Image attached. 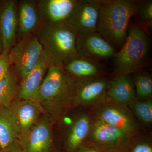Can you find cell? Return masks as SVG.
<instances>
[{
  "instance_id": "cell-19",
  "label": "cell",
  "mask_w": 152,
  "mask_h": 152,
  "mask_svg": "<svg viewBox=\"0 0 152 152\" xmlns=\"http://www.w3.org/2000/svg\"><path fill=\"white\" fill-rule=\"evenodd\" d=\"M107 96L112 100L128 106L137 100L130 75L114 76L110 80Z\"/></svg>"
},
{
  "instance_id": "cell-3",
  "label": "cell",
  "mask_w": 152,
  "mask_h": 152,
  "mask_svg": "<svg viewBox=\"0 0 152 152\" xmlns=\"http://www.w3.org/2000/svg\"><path fill=\"white\" fill-rule=\"evenodd\" d=\"M49 66H62L76 55L78 35L66 22L44 23L36 34Z\"/></svg>"
},
{
  "instance_id": "cell-1",
  "label": "cell",
  "mask_w": 152,
  "mask_h": 152,
  "mask_svg": "<svg viewBox=\"0 0 152 152\" xmlns=\"http://www.w3.org/2000/svg\"><path fill=\"white\" fill-rule=\"evenodd\" d=\"M76 80L62 66H49L38 102L43 115L53 124H60L74 110Z\"/></svg>"
},
{
  "instance_id": "cell-9",
  "label": "cell",
  "mask_w": 152,
  "mask_h": 152,
  "mask_svg": "<svg viewBox=\"0 0 152 152\" xmlns=\"http://www.w3.org/2000/svg\"><path fill=\"white\" fill-rule=\"evenodd\" d=\"M100 4L99 0H78L66 22L77 35L97 32Z\"/></svg>"
},
{
  "instance_id": "cell-6",
  "label": "cell",
  "mask_w": 152,
  "mask_h": 152,
  "mask_svg": "<svg viewBox=\"0 0 152 152\" xmlns=\"http://www.w3.org/2000/svg\"><path fill=\"white\" fill-rule=\"evenodd\" d=\"M44 56L42 48L36 34L18 38L9 52L11 65L22 82Z\"/></svg>"
},
{
  "instance_id": "cell-25",
  "label": "cell",
  "mask_w": 152,
  "mask_h": 152,
  "mask_svg": "<svg viewBox=\"0 0 152 152\" xmlns=\"http://www.w3.org/2000/svg\"><path fill=\"white\" fill-rule=\"evenodd\" d=\"M135 14L139 21L147 31H151L152 27V1H138Z\"/></svg>"
},
{
  "instance_id": "cell-18",
  "label": "cell",
  "mask_w": 152,
  "mask_h": 152,
  "mask_svg": "<svg viewBox=\"0 0 152 152\" xmlns=\"http://www.w3.org/2000/svg\"><path fill=\"white\" fill-rule=\"evenodd\" d=\"M49 67L43 56L27 77L21 82L18 99L38 101L42 83Z\"/></svg>"
},
{
  "instance_id": "cell-20",
  "label": "cell",
  "mask_w": 152,
  "mask_h": 152,
  "mask_svg": "<svg viewBox=\"0 0 152 152\" xmlns=\"http://www.w3.org/2000/svg\"><path fill=\"white\" fill-rule=\"evenodd\" d=\"M20 135L18 123L10 106H0V146L5 148L18 141Z\"/></svg>"
},
{
  "instance_id": "cell-5",
  "label": "cell",
  "mask_w": 152,
  "mask_h": 152,
  "mask_svg": "<svg viewBox=\"0 0 152 152\" xmlns=\"http://www.w3.org/2000/svg\"><path fill=\"white\" fill-rule=\"evenodd\" d=\"M89 110L94 116L118 128L131 137L145 132L129 106L109 98Z\"/></svg>"
},
{
  "instance_id": "cell-31",
  "label": "cell",
  "mask_w": 152,
  "mask_h": 152,
  "mask_svg": "<svg viewBox=\"0 0 152 152\" xmlns=\"http://www.w3.org/2000/svg\"><path fill=\"white\" fill-rule=\"evenodd\" d=\"M1 146H0V151H1Z\"/></svg>"
},
{
  "instance_id": "cell-21",
  "label": "cell",
  "mask_w": 152,
  "mask_h": 152,
  "mask_svg": "<svg viewBox=\"0 0 152 152\" xmlns=\"http://www.w3.org/2000/svg\"><path fill=\"white\" fill-rule=\"evenodd\" d=\"M20 80L12 66L0 80V106L9 107L17 99Z\"/></svg>"
},
{
  "instance_id": "cell-8",
  "label": "cell",
  "mask_w": 152,
  "mask_h": 152,
  "mask_svg": "<svg viewBox=\"0 0 152 152\" xmlns=\"http://www.w3.org/2000/svg\"><path fill=\"white\" fill-rule=\"evenodd\" d=\"M110 80L106 77L76 80L74 109L89 110L104 101Z\"/></svg>"
},
{
  "instance_id": "cell-11",
  "label": "cell",
  "mask_w": 152,
  "mask_h": 152,
  "mask_svg": "<svg viewBox=\"0 0 152 152\" xmlns=\"http://www.w3.org/2000/svg\"><path fill=\"white\" fill-rule=\"evenodd\" d=\"M52 123L42 115L23 138L18 140L25 152H51L53 147Z\"/></svg>"
},
{
  "instance_id": "cell-22",
  "label": "cell",
  "mask_w": 152,
  "mask_h": 152,
  "mask_svg": "<svg viewBox=\"0 0 152 152\" xmlns=\"http://www.w3.org/2000/svg\"><path fill=\"white\" fill-rule=\"evenodd\" d=\"M143 129H149L152 124V99L133 102L128 105Z\"/></svg>"
},
{
  "instance_id": "cell-23",
  "label": "cell",
  "mask_w": 152,
  "mask_h": 152,
  "mask_svg": "<svg viewBox=\"0 0 152 152\" xmlns=\"http://www.w3.org/2000/svg\"><path fill=\"white\" fill-rule=\"evenodd\" d=\"M132 78L137 99L140 101L152 99V77L151 74L139 71L134 73Z\"/></svg>"
},
{
  "instance_id": "cell-13",
  "label": "cell",
  "mask_w": 152,
  "mask_h": 152,
  "mask_svg": "<svg viewBox=\"0 0 152 152\" xmlns=\"http://www.w3.org/2000/svg\"><path fill=\"white\" fill-rule=\"evenodd\" d=\"M10 107L20 126V135L18 141L20 140L38 122L42 115V111L38 101L29 99L17 98Z\"/></svg>"
},
{
  "instance_id": "cell-15",
  "label": "cell",
  "mask_w": 152,
  "mask_h": 152,
  "mask_svg": "<svg viewBox=\"0 0 152 152\" xmlns=\"http://www.w3.org/2000/svg\"><path fill=\"white\" fill-rule=\"evenodd\" d=\"M89 110L83 109L74 116L64 134V145L67 152H74L86 140L91 124Z\"/></svg>"
},
{
  "instance_id": "cell-12",
  "label": "cell",
  "mask_w": 152,
  "mask_h": 152,
  "mask_svg": "<svg viewBox=\"0 0 152 152\" xmlns=\"http://www.w3.org/2000/svg\"><path fill=\"white\" fill-rule=\"evenodd\" d=\"M77 52L79 55L99 61L113 58L117 52L97 32L78 35Z\"/></svg>"
},
{
  "instance_id": "cell-7",
  "label": "cell",
  "mask_w": 152,
  "mask_h": 152,
  "mask_svg": "<svg viewBox=\"0 0 152 152\" xmlns=\"http://www.w3.org/2000/svg\"><path fill=\"white\" fill-rule=\"evenodd\" d=\"M91 115V124L87 141L104 151L127 146L132 137L118 128Z\"/></svg>"
},
{
  "instance_id": "cell-26",
  "label": "cell",
  "mask_w": 152,
  "mask_h": 152,
  "mask_svg": "<svg viewBox=\"0 0 152 152\" xmlns=\"http://www.w3.org/2000/svg\"><path fill=\"white\" fill-rule=\"evenodd\" d=\"M11 66L9 54H0V80L7 73Z\"/></svg>"
},
{
  "instance_id": "cell-32",
  "label": "cell",
  "mask_w": 152,
  "mask_h": 152,
  "mask_svg": "<svg viewBox=\"0 0 152 152\" xmlns=\"http://www.w3.org/2000/svg\"><path fill=\"white\" fill-rule=\"evenodd\" d=\"M0 2H1V1H0Z\"/></svg>"
},
{
  "instance_id": "cell-10",
  "label": "cell",
  "mask_w": 152,
  "mask_h": 152,
  "mask_svg": "<svg viewBox=\"0 0 152 152\" xmlns=\"http://www.w3.org/2000/svg\"><path fill=\"white\" fill-rule=\"evenodd\" d=\"M19 25L17 1L1 0L0 2V35L3 53L9 54L18 38Z\"/></svg>"
},
{
  "instance_id": "cell-17",
  "label": "cell",
  "mask_w": 152,
  "mask_h": 152,
  "mask_svg": "<svg viewBox=\"0 0 152 152\" xmlns=\"http://www.w3.org/2000/svg\"><path fill=\"white\" fill-rule=\"evenodd\" d=\"M44 23L56 24L67 20L78 0H38Z\"/></svg>"
},
{
  "instance_id": "cell-28",
  "label": "cell",
  "mask_w": 152,
  "mask_h": 152,
  "mask_svg": "<svg viewBox=\"0 0 152 152\" xmlns=\"http://www.w3.org/2000/svg\"><path fill=\"white\" fill-rule=\"evenodd\" d=\"M0 152H25L18 141L14 142L8 147L1 149Z\"/></svg>"
},
{
  "instance_id": "cell-29",
  "label": "cell",
  "mask_w": 152,
  "mask_h": 152,
  "mask_svg": "<svg viewBox=\"0 0 152 152\" xmlns=\"http://www.w3.org/2000/svg\"><path fill=\"white\" fill-rule=\"evenodd\" d=\"M126 148H123L105 151H104V152H126Z\"/></svg>"
},
{
  "instance_id": "cell-30",
  "label": "cell",
  "mask_w": 152,
  "mask_h": 152,
  "mask_svg": "<svg viewBox=\"0 0 152 152\" xmlns=\"http://www.w3.org/2000/svg\"><path fill=\"white\" fill-rule=\"evenodd\" d=\"M3 51H4V47H3V42L1 37L0 35V54L2 53Z\"/></svg>"
},
{
  "instance_id": "cell-27",
  "label": "cell",
  "mask_w": 152,
  "mask_h": 152,
  "mask_svg": "<svg viewBox=\"0 0 152 152\" xmlns=\"http://www.w3.org/2000/svg\"><path fill=\"white\" fill-rule=\"evenodd\" d=\"M104 151L94 144L86 140L74 152H104Z\"/></svg>"
},
{
  "instance_id": "cell-4",
  "label": "cell",
  "mask_w": 152,
  "mask_h": 152,
  "mask_svg": "<svg viewBox=\"0 0 152 152\" xmlns=\"http://www.w3.org/2000/svg\"><path fill=\"white\" fill-rule=\"evenodd\" d=\"M149 49L146 33L137 24L131 26L125 43L113 57L114 76L130 75L141 71L146 64Z\"/></svg>"
},
{
  "instance_id": "cell-14",
  "label": "cell",
  "mask_w": 152,
  "mask_h": 152,
  "mask_svg": "<svg viewBox=\"0 0 152 152\" xmlns=\"http://www.w3.org/2000/svg\"><path fill=\"white\" fill-rule=\"evenodd\" d=\"M17 8L18 38L36 34L44 24L38 0L17 1Z\"/></svg>"
},
{
  "instance_id": "cell-16",
  "label": "cell",
  "mask_w": 152,
  "mask_h": 152,
  "mask_svg": "<svg viewBox=\"0 0 152 152\" xmlns=\"http://www.w3.org/2000/svg\"><path fill=\"white\" fill-rule=\"evenodd\" d=\"M62 66L77 80L106 77L107 74L100 61L78 54L66 61Z\"/></svg>"
},
{
  "instance_id": "cell-24",
  "label": "cell",
  "mask_w": 152,
  "mask_h": 152,
  "mask_svg": "<svg viewBox=\"0 0 152 152\" xmlns=\"http://www.w3.org/2000/svg\"><path fill=\"white\" fill-rule=\"evenodd\" d=\"M126 152H152V137L145 132L132 138Z\"/></svg>"
},
{
  "instance_id": "cell-2",
  "label": "cell",
  "mask_w": 152,
  "mask_h": 152,
  "mask_svg": "<svg viewBox=\"0 0 152 152\" xmlns=\"http://www.w3.org/2000/svg\"><path fill=\"white\" fill-rule=\"evenodd\" d=\"M138 1L102 0L97 32L113 47L120 50L125 43L132 17Z\"/></svg>"
}]
</instances>
